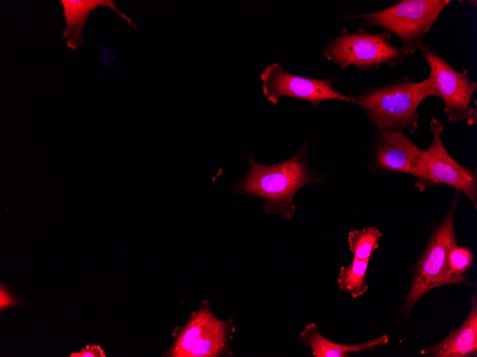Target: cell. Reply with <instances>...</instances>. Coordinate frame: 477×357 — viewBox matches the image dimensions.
<instances>
[{
  "label": "cell",
  "instance_id": "obj_1",
  "mask_svg": "<svg viewBox=\"0 0 477 357\" xmlns=\"http://www.w3.org/2000/svg\"><path fill=\"white\" fill-rule=\"evenodd\" d=\"M309 146L306 140L291 158L270 166L258 164L250 155L248 171L239 178L233 192L259 197L265 201L266 214L291 220L296 211L293 197L298 190L306 185L325 181V176L308 163Z\"/></svg>",
  "mask_w": 477,
  "mask_h": 357
},
{
  "label": "cell",
  "instance_id": "obj_2",
  "mask_svg": "<svg viewBox=\"0 0 477 357\" xmlns=\"http://www.w3.org/2000/svg\"><path fill=\"white\" fill-rule=\"evenodd\" d=\"M432 96L428 79L412 82L408 77L378 86L364 89L352 97L377 129L407 130L413 134L418 129V108Z\"/></svg>",
  "mask_w": 477,
  "mask_h": 357
},
{
  "label": "cell",
  "instance_id": "obj_3",
  "mask_svg": "<svg viewBox=\"0 0 477 357\" xmlns=\"http://www.w3.org/2000/svg\"><path fill=\"white\" fill-rule=\"evenodd\" d=\"M459 192L439 225L432 231L428 242L411 271L412 282L398 316L407 321L419 299L428 291L444 285L461 284L451 277L448 266L450 249L457 244L454 214Z\"/></svg>",
  "mask_w": 477,
  "mask_h": 357
},
{
  "label": "cell",
  "instance_id": "obj_4",
  "mask_svg": "<svg viewBox=\"0 0 477 357\" xmlns=\"http://www.w3.org/2000/svg\"><path fill=\"white\" fill-rule=\"evenodd\" d=\"M449 0H403L380 11L347 19H364L368 27H380L396 34L402 41L401 47L411 55L419 50L422 38L438 17Z\"/></svg>",
  "mask_w": 477,
  "mask_h": 357
},
{
  "label": "cell",
  "instance_id": "obj_5",
  "mask_svg": "<svg viewBox=\"0 0 477 357\" xmlns=\"http://www.w3.org/2000/svg\"><path fill=\"white\" fill-rule=\"evenodd\" d=\"M391 33L385 30L370 33L363 30L350 33L346 29L323 48L325 57L340 69L350 66L363 71L378 69L384 66L405 63L407 56L401 48L391 43Z\"/></svg>",
  "mask_w": 477,
  "mask_h": 357
},
{
  "label": "cell",
  "instance_id": "obj_6",
  "mask_svg": "<svg viewBox=\"0 0 477 357\" xmlns=\"http://www.w3.org/2000/svg\"><path fill=\"white\" fill-rule=\"evenodd\" d=\"M432 140L423 150L422 157L413 173L415 187L420 192L438 185L450 186L464 194L477 208V172L456 162L447 152L441 140L443 127L433 118L429 123Z\"/></svg>",
  "mask_w": 477,
  "mask_h": 357
},
{
  "label": "cell",
  "instance_id": "obj_7",
  "mask_svg": "<svg viewBox=\"0 0 477 357\" xmlns=\"http://www.w3.org/2000/svg\"><path fill=\"white\" fill-rule=\"evenodd\" d=\"M419 50L427 61L429 77L427 78L432 96H438L445 104L443 112L448 121H467L469 125L476 123V100L470 105L477 83L468 77V70L454 69L436 51L422 44Z\"/></svg>",
  "mask_w": 477,
  "mask_h": 357
},
{
  "label": "cell",
  "instance_id": "obj_8",
  "mask_svg": "<svg viewBox=\"0 0 477 357\" xmlns=\"http://www.w3.org/2000/svg\"><path fill=\"white\" fill-rule=\"evenodd\" d=\"M229 327L209 309H201L177 338L169 353L176 357H214L229 351Z\"/></svg>",
  "mask_w": 477,
  "mask_h": 357
},
{
  "label": "cell",
  "instance_id": "obj_9",
  "mask_svg": "<svg viewBox=\"0 0 477 357\" xmlns=\"http://www.w3.org/2000/svg\"><path fill=\"white\" fill-rule=\"evenodd\" d=\"M266 99L276 103L281 96H290L311 102L314 106L327 100L351 102L352 97L333 88L331 79H314L291 74L279 64L269 65L261 74Z\"/></svg>",
  "mask_w": 477,
  "mask_h": 357
},
{
  "label": "cell",
  "instance_id": "obj_10",
  "mask_svg": "<svg viewBox=\"0 0 477 357\" xmlns=\"http://www.w3.org/2000/svg\"><path fill=\"white\" fill-rule=\"evenodd\" d=\"M373 146L376 169L413 175L422 157L421 150L402 130L377 129Z\"/></svg>",
  "mask_w": 477,
  "mask_h": 357
},
{
  "label": "cell",
  "instance_id": "obj_11",
  "mask_svg": "<svg viewBox=\"0 0 477 357\" xmlns=\"http://www.w3.org/2000/svg\"><path fill=\"white\" fill-rule=\"evenodd\" d=\"M430 357L477 356V296H472L470 312L463 324L439 343L422 349Z\"/></svg>",
  "mask_w": 477,
  "mask_h": 357
},
{
  "label": "cell",
  "instance_id": "obj_12",
  "mask_svg": "<svg viewBox=\"0 0 477 357\" xmlns=\"http://www.w3.org/2000/svg\"><path fill=\"white\" fill-rule=\"evenodd\" d=\"M60 2L64 7V16L66 23L63 31V38H66V44L71 49L76 50L84 41L81 33L84 24L89 13L99 6L114 9L133 28H136L131 19L116 8L114 1L61 0Z\"/></svg>",
  "mask_w": 477,
  "mask_h": 357
},
{
  "label": "cell",
  "instance_id": "obj_13",
  "mask_svg": "<svg viewBox=\"0 0 477 357\" xmlns=\"http://www.w3.org/2000/svg\"><path fill=\"white\" fill-rule=\"evenodd\" d=\"M300 338L311 348L315 357H348L355 353L371 351L389 341L388 335L383 334L360 344H340L325 338L313 323L304 327L300 333Z\"/></svg>",
  "mask_w": 477,
  "mask_h": 357
},
{
  "label": "cell",
  "instance_id": "obj_14",
  "mask_svg": "<svg viewBox=\"0 0 477 357\" xmlns=\"http://www.w3.org/2000/svg\"><path fill=\"white\" fill-rule=\"evenodd\" d=\"M369 259L361 260L353 258L351 263L340 268L337 282L339 291L348 293L356 299L368 290L366 275Z\"/></svg>",
  "mask_w": 477,
  "mask_h": 357
},
{
  "label": "cell",
  "instance_id": "obj_15",
  "mask_svg": "<svg viewBox=\"0 0 477 357\" xmlns=\"http://www.w3.org/2000/svg\"><path fill=\"white\" fill-rule=\"evenodd\" d=\"M382 236L380 229L373 226L349 232L348 242L353 258L361 260L370 259L378 247V242Z\"/></svg>",
  "mask_w": 477,
  "mask_h": 357
},
{
  "label": "cell",
  "instance_id": "obj_16",
  "mask_svg": "<svg viewBox=\"0 0 477 357\" xmlns=\"http://www.w3.org/2000/svg\"><path fill=\"white\" fill-rule=\"evenodd\" d=\"M473 262V254L464 247L453 246L448 254V266L449 274L453 279L458 280L461 284L472 286L468 276L464 274L469 269Z\"/></svg>",
  "mask_w": 477,
  "mask_h": 357
},
{
  "label": "cell",
  "instance_id": "obj_17",
  "mask_svg": "<svg viewBox=\"0 0 477 357\" xmlns=\"http://www.w3.org/2000/svg\"><path fill=\"white\" fill-rule=\"evenodd\" d=\"M71 357H105L103 350L99 346L87 345L86 348H82L80 353H71Z\"/></svg>",
  "mask_w": 477,
  "mask_h": 357
},
{
  "label": "cell",
  "instance_id": "obj_18",
  "mask_svg": "<svg viewBox=\"0 0 477 357\" xmlns=\"http://www.w3.org/2000/svg\"><path fill=\"white\" fill-rule=\"evenodd\" d=\"M0 308L1 309H5L6 307L15 305L17 304L10 294L6 291V289L4 288L2 284H1L0 289Z\"/></svg>",
  "mask_w": 477,
  "mask_h": 357
}]
</instances>
